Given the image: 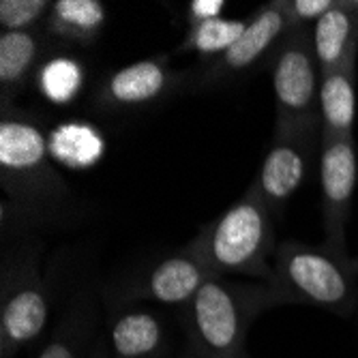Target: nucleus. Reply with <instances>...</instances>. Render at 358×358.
Segmentation results:
<instances>
[{
    "label": "nucleus",
    "mask_w": 358,
    "mask_h": 358,
    "mask_svg": "<svg viewBox=\"0 0 358 358\" xmlns=\"http://www.w3.org/2000/svg\"><path fill=\"white\" fill-rule=\"evenodd\" d=\"M320 80L313 28H292L273 56L275 129L320 122Z\"/></svg>",
    "instance_id": "nucleus-5"
},
{
    "label": "nucleus",
    "mask_w": 358,
    "mask_h": 358,
    "mask_svg": "<svg viewBox=\"0 0 358 358\" xmlns=\"http://www.w3.org/2000/svg\"><path fill=\"white\" fill-rule=\"evenodd\" d=\"M106 24V5L99 0H58L45 20V35L78 45H92Z\"/></svg>",
    "instance_id": "nucleus-16"
},
{
    "label": "nucleus",
    "mask_w": 358,
    "mask_h": 358,
    "mask_svg": "<svg viewBox=\"0 0 358 358\" xmlns=\"http://www.w3.org/2000/svg\"><path fill=\"white\" fill-rule=\"evenodd\" d=\"M354 268H356V273H358V257L354 259Z\"/></svg>",
    "instance_id": "nucleus-25"
},
{
    "label": "nucleus",
    "mask_w": 358,
    "mask_h": 358,
    "mask_svg": "<svg viewBox=\"0 0 358 358\" xmlns=\"http://www.w3.org/2000/svg\"><path fill=\"white\" fill-rule=\"evenodd\" d=\"M358 180V161L354 138H324L320 157V191L322 219L327 232V247L348 257L345 221Z\"/></svg>",
    "instance_id": "nucleus-8"
},
{
    "label": "nucleus",
    "mask_w": 358,
    "mask_h": 358,
    "mask_svg": "<svg viewBox=\"0 0 358 358\" xmlns=\"http://www.w3.org/2000/svg\"><path fill=\"white\" fill-rule=\"evenodd\" d=\"M84 84L82 64L71 58H54L39 71V88L56 103L71 101Z\"/></svg>",
    "instance_id": "nucleus-18"
},
{
    "label": "nucleus",
    "mask_w": 358,
    "mask_h": 358,
    "mask_svg": "<svg viewBox=\"0 0 358 358\" xmlns=\"http://www.w3.org/2000/svg\"><path fill=\"white\" fill-rule=\"evenodd\" d=\"M15 108L0 120V176L11 200L26 210H50L67 200L69 189L54 170L41 124Z\"/></svg>",
    "instance_id": "nucleus-3"
},
{
    "label": "nucleus",
    "mask_w": 358,
    "mask_h": 358,
    "mask_svg": "<svg viewBox=\"0 0 358 358\" xmlns=\"http://www.w3.org/2000/svg\"><path fill=\"white\" fill-rule=\"evenodd\" d=\"M90 134L88 124H62L60 131H56L58 142V155L67 159L71 166H86L92 164V157L80 148V140H84Z\"/></svg>",
    "instance_id": "nucleus-20"
},
{
    "label": "nucleus",
    "mask_w": 358,
    "mask_h": 358,
    "mask_svg": "<svg viewBox=\"0 0 358 358\" xmlns=\"http://www.w3.org/2000/svg\"><path fill=\"white\" fill-rule=\"evenodd\" d=\"M90 358H112V354H110V350H106L103 345H99L94 352H92V356Z\"/></svg>",
    "instance_id": "nucleus-24"
},
{
    "label": "nucleus",
    "mask_w": 358,
    "mask_h": 358,
    "mask_svg": "<svg viewBox=\"0 0 358 358\" xmlns=\"http://www.w3.org/2000/svg\"><path fill=\"white\" fill-rule=\"evenodd\" d=\"M166 331L150 311H127L110 327L112 358H166Z\"/></svg>",
    "instance_id": "nucleus-15"
},
{
    "label": "nucleus",
    "mask_w": 358,
    "mask_h": 358,
    "mask_svg": "<svg viewBox=\"0 0 358 358\" xmlns=\"http://www.w3.org/2000/svg\"><path fill=\"white\" fill-rule=\"evenodd\" d=\"M281 305L266 285L208 279L187 305V333L195 358H243L251 322L268 307Z\"/></svg>",
    "instance_id": "nucleus-2"
},
{
    "label": "nucleus",
    "mask_w": 358,
    "mask_h": 358,
    "mask_svg": "<svg viewBox=\"0 0 358 358\" xmlns=\"http://www.w3.org/2000/svg\"><path fill=\"white\" fill-rule=\"evenodd\" d=\"M354 259L333 249L296 241L275 249L273 281L268 283L283 303H301L350 315L356 305Z\"/></svg>",
    "instance_id": "nucleus-4"
},
{
    "label": "nucleus",
    "mask_w": 358,
    "mask_h": 358,
    "mask_svg": "<svg viewBox=\"0 0 358 358\" xmlns=\"http://www.w3.org/2000/svg\"><path fill=\"white\" fill-rule=\"evenodd\" d=\"M294 28L287 15V5L277 3L259 7L247 24L243 37L227 50L223 56L215 58L210 71L206 73L208 82H219L225 78H234L247 71L262 58L271 48L281 43V39Z\"/></svg>",
    "instance_id": "nucleus-10"
},
{
    "label": "nucleus",
    "mask_w": 358,
    "mask_h": 358,
    "mask_svg": "<svg viewBox=\"0 0 358 358\" xmlns=\"http://www.w3.org/2000/svg\"><path fill=\"white\" fill-rule=\"evenodd\" d=\"M41 30H3L0 35V90H3V110L26 88L30 76L43 54Z\"/></svg>",
    "instance_id": "nucleus-13"
},
{
    "label": "nucleus",
    "mask_w": 358,
    "mask_h": 358,
    "mask_svg": "<svg viewBox=\"0 0 358 358\" xmlns=\"http://www.w3.org/2000/svg\"><path fill=\"white\" fill-rule=\"evenodd\" d=\"M217 275H213L202 259L187 245L161 262H157L131 289L136 299L157 301L166 305H189L198 289Z\"/></svg>",
    "instance_id": "nucleus-11"
},
{
    "label": "nucleus",
    "mask_w": 358,
    "mask_h": 358,
    "mask_svg": "<svg viewBox=\"0 0 358 358\" xmlns=\"http://www.w3.org/2000/svg\"><path fill=\"white\" fill-rule=\"evenodd\" d=\"M187 247L217 277L247 275L273 281L268 255L275 249L273 213L251 185L221 217L206 223Z\"/></svg>",
    "instance_id": "nucleus-1"
},
{
    "label": "nucleus",
    "mask_w": 358,
    "mask_h": 358,
    "mask_svg": "<svg viewBox=\"0 0 358 358\" xmlns=\"http://www.w3.org/2000/svg\"><path fill=\"white\" fill-rule=\"evenodd\" d=\"M320 73H327L358 50V0H339L313 24Z\"/></svg>",
    "instance_id": "nucleus-14"
},
{
    "label": "nucleus",
    "mask_w": 358,
    "mask_h": 358,
    "mask_svg": "<svg viewBox=\"0 0 358 358\" xmlns=\"http://www.w3.org/2000/svg\"><path fill=\"white\" fill-rule=\"evenodd\" d=\"M317 129L320 122L275 129L273 144L259 168L257 180L253 182L273 215H281L292 195L307 180Z\"/></svg>",
    "instance_id": "nucleus-6"
},
{
    "label": "nucleus",
    "mask_w": 358,
    "mask_h": 358,
    "mask_svg": "<svg viewBox=\"0 0 358 358\" xmlns=\"http://www.w3.org/2000/svg\"><path fill=\"white\" fill-rule=\"evenodd\" d=\"M48 289L35 266H5L3 305H0V352L13 358L24 345L35 341L48 324Z\"/></svg>",
    "instance_id": "nucleus-7"
},
{
    "label": "nucleus",
    "mask_w": 358,
    "mask_h": 358,
    "mask_svg": "<svg viewBox=\"0 0 358 358\" xmlns=\"http://www.w3.org/2000/svg\"><path fill=\"white\" fill-rule=\"evenodd\" d=\"M339 0H285L292 26H311L324 13H329Z\"/></svg>",
    "instance_id": "nucleus-21"
},
{
    "label": "nucleus",
    "mask_w": 358,
    "mask_h": 358,
    "mask_svg": "<svg viewBox=\"0 0 358 358\" xmlns=\"http://www.w3.org/2000/svg\"><path fill=\"white\" fill-rule=\"evenodd\" d=\"M223 9H225L223 0H191V3L187 5L189 26L204 24V22H210V20H219Z\"/></svg>",
    "instance_id": "nucleus-23"
},
{
    "label": "nucleus",
    "mask_w": 358,
    "mask_h": 358,
    "mask_svg": "<svg viewBox=\"0 0 358 358\" xmlns=\"http://www.w3.org/2000/svg\"><path fill=\"white\" fill-rule=\"evenodd\" d=\"M245 20H210L204 24L189 26L182 43L178 45V52H198L202 56H223L230 50L247 30Z\"/></svg>",
    "instance_id": "nucleus-17"
},
{
    "label": "nucleus",
    "mask_w": 358,
    "mask_h": 358,
    "mask_svg": "<svg viewBox=\"0 0 358 358\" xmlns=\"http://www.w3.org/2000/svg\"><path fill=\"white\" fill-rule=\"evenodd\" d=\"M178 82L166 58H144L112 71L94 94L96 106L106 110H136L166 96Z\"/></svg>",
    "instance_id": "nucleus-9"
},
{
    "label": "nucleus",
    "mask_w": 358,
    "mask_h": 358,
    "mask_svg": "<svg viewBox=\"0 0 358 358\" xmlns=\"http://www.w3.org/2000/svg\"><path fill=\"white\" fill-rule=\"evenodd\" d=\"M54 3L48 0H3L0 3V26L3 30H35L45 24Z\"/></svg>",
    "instance_id": "nucleus-19"
},
{
    "label": "nucleus",
    "mask_w": 358,
    "mask_h": 358,
    "mask_svg": "<svg viewBox=\"0 0 358 358\" xmlns=\"http://www.w3.org/2000/svg\"><path fill=\"white\" fill-rule=\"evenodd\" d=\"M356 56L352 52L320 80V129L324 138H354L356 118Z\"/></svg>",
    "instance_id": "nucleus-12"
},
{
    "label": "nucleus",
    "mask_w": 358,
    "mask_h": 358,
    "mask_svg": "<svg viewBox=\"0 0 358 358\" xmlns=\"http://www.w3.org/2000/svg\"><path fill=\"white\" fill-rule=\"evenodd\" d=\"M37 358H80V333L62 327L39 352Z\"/></svg>",
    "instance_id": "nucleus-22"
}]
</instances>
